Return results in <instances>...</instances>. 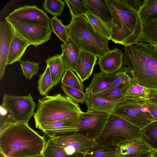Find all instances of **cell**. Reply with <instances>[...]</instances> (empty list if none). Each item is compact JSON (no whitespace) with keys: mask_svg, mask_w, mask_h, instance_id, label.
I'll use <instances>...</instances> for the list:
<instances>
[{"mask_svg":"<svg viewBox=\"0 0 157 157\" xmlns=\"http://www.w3.org/2000/svg\"><path fill=\"white\" fill-rule=\"evenodd\" d=\"M123 60L131 79L139 85L157 89V47L137 42L124 46Z\"/></svg>","mask_w":157,"mask_h":157,"instance_id":"6da1fadb","label":"cell"},{"mask_svg":"<svg viewBox=\"0 0 157 157\" xmlns=\"http://www.w3.org/2000/svg\"><path fill=\"white\" fill-rule=\"evenodd\" d=\"M46 142L28 124L18 123L0 134V152L4 157H29L42 155Z\"/></svg>","mask_w":157,"mask_h":157,"instance_id":"7a4b0ae2","label":"cell"},{"mask_svg":"<svg viewBox=\"0 0 157 157\" xmlns=\"http://www.w3.org/2000/svg\"><path fill=\"white\" fill-rule=\"evenodd\" d=\"M112 16L110 40L124 46L137 42L142 31L138 11L128 0H106Z\"/></svg>","mask_w":157,"mask_h":157,"instance_id":"3957f363","label":"cell"},{"mask_svg":"<svg viewBox=\"0 0 157 157\" xmlns=\"http://www.w3.org/2000/svg\"><path fill=\"white\" fill-rule=\"evenodd\" d=\"M83 112L78 103L59 94L39 99L33 117L38 128L42 124L77 117Z\"/></svg>","mask_w":157,"mask_h":157,"instance_id":"277c9868","label":"cell"},{"mask_svg":"<svg viewBox=\"0 0 157 157\" xmlns=\"http://www.w3.org/2000/svg\"><path fill=\"white\" fill-rule=\"evenodd\" d=\"M66 27L69 37L81 50L99 58L110 50L108 46L109 40L96 32L86 16L72 19Z\"/></svg>","mask_w":157,"mask_h":157,"instance_id":"5b68a950","label":"cell"},{"mask_svg":"<svg viewBox=\"0 0 157 157\" xmlns=\"http://www.w3.org/2000/svg\"><path fill=\"white\" fill-rule=\"evenodd\" d=\"M141 134L140 128L110 113L105 127L96 142L106 145L118 146L125 141L140 138Z\"/></svg>","mask_w":157,"mask_h":157,"instance_id":"8992f818","label":"cell"},{"mask_svg":"<svg viewBox=\"0 0 157 157\" xmlns=\"http://www.w3.org/2000/svg\"><path fill=\"white\" fill-rule=\"evenodd\" d=\"M110 113L121 117L141 129L155 121L143 100L122 101L115 105Z\"/></svg>","mask_w":157,"mask_h":157,"instance_id":"52a82bcc","label":"cell"},{"mask_svg":"<svg viewBox=\"0 0 157 157\" xmlns=\"http://www.w3.org/2000/svg\"><path fill=\"white\" fill-rule=\"evenodd\" d=\"M5 19L11 25L15 34L30 45L37 47L50 39L52 30L50 27H46L27 21H16L6 18Z\"/></svg>","mask_w":157,"mask_h":157,"instance_id":"ba28073f","label":"cell"},{"mask_svg":"<svg viewBox=\"0 0 157 157\" xmlns=\"http://www.w3.org/2000/svg\"><path fill=\"white\" fill-rule=\"evenodd\" d=\"M51 139L67 155L76 157H82L97 143L95 140L77 132Z\"/></svg>","mask_w":157,"mask_h":157,"instance_id":"9c48e42d","label":"cell"},{"mask_svg":"<svg viewBox=\"0 0 157 157\" xmlns=\"http://www.w3.org/2000/svg\"><path fill=\"white\" fill-rule=\"evenodd\" d=\"M2 104L12 114L17 122L28 123L35 113V103L30 93L26 95L5 94Z\"/></svg>","mask_w":157,"mask_h":157,"instance_id":"30bf717a","label":"cell"},{"mask_svg":"<svg viewBox=\"0 0 157 157\" xmlns=\"http://www.w3.org/2000/svg\"><path fill=\"white\" fill-rule=\"evenodd\" d=\"M109 113L95 111L83 112L79 116L77 132L96 141L105 127Z\"/></svg>","mask_w":157,"mask_h":157,"instance_id":"8fae6325","label":"cell"},{"mask_svg":"<svg viewBox=\"0 0 157 157\" xmlns=\"http://www.w3.org/2000/svg\"><path fill=\"white\" fill-rule=\"evenodd\" d=\"M5 18L16 21L30 22L46 27H50V18L47 13L35 5H26L20 6L15 9Z\"/></svg>","mask_w":157,"mask_h":157,"instance_id":"7c38bea8","label":"cell"},{"mask_svg":"<svg viewBox=\"0 0 157 157\" xmlns=\"http://www.w3.org/2000/svg\"><path fill=\"white\" fill-rule=\"evenodd\" d=\"M79 116L45 123L40 125L38 128L50 138L77 132Z\"/></svg>","mask_w":157,"mask_h":157,"instance_id":"4fadbf2b","label":"cell"},{"mask_svg":"<svg viewBox=\"0 0 157 157\" xmlns=\"http://www.w3.org/2000/svg\"><path fill=\"white\" fill-rule=\"evenodd\" d=\"M15 33L7 21L0 23V79L3 76L8 56Z\"/></svg>","mask_w":157,"mask_h":157,"instance_id":"5bb4252c","label":"cell"},{"mask_svg":"<svg viewBox=\"0 0 157 157\" xmlns=\"http://www.w3.org/2000/svg\"><path fill=\"white\" fill-rule=\"evenodd\" d=\"M124 54L116 48L99 58L98 63L101 71L108 75L117 72L122 67Z\"/></svg>","mask_w":157,"mask_h":157,"instance_id":"9a60e30c","label":"cell"},{"mask_svg":"<svg viewBox=\"0 0 157 157\" xmlns=\"http://www.w3.org/2000/svg\"><path fill=\"white\" fill-rule=\"evenodd\" d=\"M97 60V56L88 52L81 50L75 72L82 82L91 75Z\"/></svg>","mask_w":157,"mask_h":157,"instance_id":"2e32d148","label":"cell"},{"mask_svg":"<svg viewBox=\"0 0 157 157\" xmlns=\"http://www.w3.org/2000/svg\"><path fill=\"white\" fill-rule=\"evenodd\" d=\"M60 46L62 49L61 59L67 69L75 71L81 49L69 37L67 42Z\"/></svg>","mask_w":157,"mask_h":157,"instance_id":"e0dca14e","label":"cell"},{"mask_svg":"<svg viewBox=\"0 0 157 157\" xmlns=\"http://www.w3.org/2000/svg\"><path fill=\"white\" fill-rule=\"evenodd\" d=\"M116 77V73L110 75L102 71L94 73L91 82L85 88V93L96 95L110 88Z\"/></svg>","mask_w":157,"mask_h":157,"instance_id":"ac0fdd59","label":"cell"},{"mask_svg":"<svg viewBox=\"0 0 157 157\" xmlns=\"http://www.w3.org/2000/svg\"><path fill=\"white\" fill-rule=\"evenodd\" d=\"M88 13L97 16L103 21L110 30L112 16L106 0H85Z\"/></svg>","mask_w":157,"mask_h":157,"instance_id":"d6986e66","label":"cell"},{"mask_svg":"<svg viewBox=\"0 0 157 157\" xmlns=\"http://www.w3.org/2000/svg\"><path fill=\"white\" fill-rule=\"evenodd\" d=\"M150 90L139 85L131 78L124 84L121 94L125 99L141 101L148 98Z\"/></svg>","mask_w":157,"mask_h":157,"instance_id":"ffe728a7","label":"cell"},{"mask_svg":"<svg viewBox=\"0 0 157 157\" xmlns=\"http://www.w3.org/2000/svg\"><path fill=\"white\" fill-rule=\"evenodd\" d=\"M119 157L135 154L150 151L151 148L140 138L132 139L123 142L118 146Z\"/></svg>","mask_w":157,"mask_h":157,"instance_id":"44dd1931","label":"cell"},{"mask_svg":"<svg viewBox=\"0 0 157 157\" xmlns=\"http://www.w3.org/2000/svg\"><path fill=\"white\" fill-rule=\"evenodd\" d=\"M46 64L49 68L52 81L54 87L61 81L67 69L62 60L60 54H56L47 58Z\"/></svg>","mask_w":157,"mask_h":157,"instance_id":"7402d4cb","label":"cell"},{"mask_svg":"<svg viewBox=\"0 0 157 157\" xmlns=\"http://www.w3.org/2000/svg\"><path fill=\"white\" fill-rule=\"evenodd\" d=\"M85 93L84 102L87 106V112L95 111L110 113L115 105L120 102L111 101L95 95Z\"/></svg>","mask_w":157,"mask_h":157,"instance_id":"603a6c76","label":"cell"},{"mask_svg":"<svg viewBox=\"0 0 157 157\" xmlns=\"http://www.w3.org/2000/svg\"><path fill=\"white\" fill-rule=\"evenodd\" d=\"M29 45H30L26 41L15 34L11 42L7 65L20 62L21 58L25 54L26 49Z\"/></svg>","mask_w":157,"mask_h":157,"instance_id":"cb8c5ba5","label":"cell"},{"mask_svg":"<svg viewBox=\"0 0 157 157\" xmlns=\"http://www.w3.org/2000/svg\"><path fill=\"white\" fill-rule=\"evenodd\" d=\"M138 42L157 45V18L142 21V31Z\"/></svg>","mask_w":157,"mask_h":157,"instance_id":"d4e9b609","label":"cell"},{"mask_svg":"<svg viewBox=\"0 0 157 157\" xmlns=\"http://www.w3.org/2000/svg\"><path fill=\"white\" fill-rule=\"evenodd\" d=\"M83 157H119V153L117 146L97 143Z\"/></svg>","mask_w":157,"mask_h":157,"instance_id":"484cf974","label":"cell"},{"mask_svg":"<svg viewBox=\"0 0 157 157\" xmlns=\"http://www.w3.org/2000/svg\"><path fill=\"white\" fill-rule=\"evenodd\" d=\"M151 149L157 151V121H154L141 129L140 138Z\"/></svg>","mask_w":157,"mask_h":157,"instance_id":"4316f807","label":"cell"},{"mask_svg":"<svg viewBox=\"0 0 157 157\" xmlns=\"http://www.w3.org/2000/svg\"><path fill=\"white\" fill-rule=\"evenodd\" d=\"M138 13L142 21L157 18V0H144Z\"/></svg>","mask_w":157,"mask_h":157,"instance_id":"83f0119b","label":"cell"},{"mask_svg":"<svg viewBox=\"0 0 157 157\" xmlns=\"http://www.w3.org/2000/svg\"><path fill=\"white\" fill-rule=\"evenodd\" d=\"M94 30L102 36L110 40L111 31L107 25L95 15L88 13L85 15Z\"/></svg>","mask_w":157,"mask_h":157,"instance_id":"f1b7e54d","label":"cell"},{"mask_svg":"<svg viewBox=\"0 0 157 157\" xmlns=\"http://www.w3.org/2000/svg\"><path fill=\"white\" fill-rule=\"evenodd\" d=\"M49 68L47 66L42 74L39 76L37 89L41 96H48L50 90L53 87Z\"/></svg>","mask_w":157,"mask_h":157,"instance_id":"f546056e","label":"cell"},{"mask_svg":"<svg viewBox=\"0 0 157 157\" xmlns=\"http://www.w3.org/2000/svg\"><path fill=\"white\" fill-rule=\"evenodd\" d=\"M65 2L70 10L72 19L85 16L88 13L85 0H65Z\"/></svg>","mask_w":157,"mask_h":157,"instance_id":"4dcf8cb0","label":"cell"},{"mask_svg":"<svg viewBox=\"0 0 157 157\" xmlns=\"http://www.w3.org/2000/svg\"><path fill=\"white\" fill-rule=\"evenodd\" d=\"M62 84L68 86L83 92L85 86L73 71L67 69L63 75L61 80Z\"/></svg>","mask_w":157,"mask_h":157,"instance_id":"1f68e13d","label":"cell"},{"mask_svg":"<svg viewBox=\"0 0 157 157\" xmlns=\"http://www.w3.org/2000/svg\"><path fill=\"white\" fill-rule=\"evenodd\" d=\"M124 83L109 88L96 95L106 100L119 102L126 100L121 94V90Z\"/></svg>","mask_w":157,"mask_h":157,"instance_id":"d6a6232c","label":"cell"},{"mask_svg":"<svg viewBox=\"0 0 157 157\" xmlns=\"http://www.w3.org/2000/svg\"><path fill=\"white\" fill-rule=\"evenodd\" d=\"M50 25L52 27V32L64 43L67 42L69 36L66 26L62 23V20L56 16H53L50 19Z\"/></svg>","mask_w":157,"mask_h":157,"instance_id":"836d02e7","label":"cell"},{"mask_svg":"<svg viewBox=\"0 0 157 157\" xmlns=\"http://www.w3.org/2000/svg\"><path fill=\"white\" fill-rule=\"evenodd\" d=\"M42 155L44 157H76L67 155L51 138L46 142Z\"/></svg>","mask_w":157,"mask_h":157,"instance_id":"e575fe53","label":"cell"},{"mask_svg":"<svg viewBox=\"0 0 157 157\" xmlns=\"http://www.w3.org/2000/svg\"><path fill=\"white\" fill-rule=\"evenodd\" d=\"M65 6V3L61 0H45L42 6L47 12L56 16L61 15Z\"/></svg>","mask_w":157,"mask_h":157,"instance_id":"d590c367","label":"cell"},{"mask_svg":"<svg viewBox=\"0 0 157 157\" xmlns=\"http://www.w3.org/2000/svg\"><path fill=\"white\" fill-rule=\"evenodd\" d=\"M0 107V134H1L8 128L17 123L12 114L3 104Z\"/></svg>","mask_w":157,"mask_h":157,"instance_id":"8d00e7d4","label":"cell"},{"mask_svg":"<svg viewBox=\"0 0 157 157\" xmlns=\"http://www.w3.org/2000/svg\"><path fill=\"white\" fill-rule=\"evenodd\" d=\"M39 63L26 60L20 61L21 70L26 79H30L37 74L39 69Z\"/></svg>","mask_w":157,"mask_h":157,"instance_id":"74e56055","label":"cell"},{"mask_svg":"<svg viewBox=\"0 0 157 157\" xmlns=\"http://www.w3.org/2000/svg\"><path fill=\"white\" fill-rule=\"evenodd\" d=\"M61 88L65 95L75 102L82 104L84 102L85 93L61 84Z\"/></svg>","mask_w":157,"mask_h":157,"instance_id":"f35d334b","label":"cell"},{"mask_svg":"<svg viewBox=\"0 0 157 157\" xmlns=\"http://www.w3.org/2000/svg\"><path fill=\"white\" fill-rule=\"evenodd\" d=\"M116 78L109 88L124 83L129 81L131 78L128 69L125 66H122L116 73Z\"/></svg>","mask_w":157,"mask_h":157,"instance_id":"ab89813d","label":"cell"},{"mask_svg":"<svg viewBox=\"0 0 157 157\" xmlns=\"http://www.w3.org/2000/svg\"><path fill=\"white\" fill-rule=\"evenodd\" d=\"M143 101L145 105L153 117L155 121H157V105L151 103L147 99Z\"/></svg>","mask_w":157,"mask_h":157,"instance_id":"60d3db41","label":"cell"},{"mask_svg":"<svg viewBox=\"0 0 157 157\" xmlns=\"http://www.w3.org/2000/svg\"><path fill=\"white\" fill-rule=\"evenodd\" d=\"M147 99L151 103L157 105V89H151Z\"/></svg>","mask_w":157,"mask_h":157,"instance_id":"b9f144b4","label":"cell"},{"mask_svg":"<svg viewBox=\"0 0 157 157\" xmlns=\"http://www.w3.org/2000/svg\"><path fill=\"white\" fill-rule=\"evenodd\" d=\"M128 1L131 6L135 9L138 11L144 0H132Z\"/></svg>","mask_w":157,"mask_h":157,"instance_id":"7bdbcfd3","label":"cell"},{"mask_svg":"<svg viewBox=\"0 0 157 157\" xmlns=\"http://www.w3.org/2000/svg\"><path fill=\"white\" fill-rule=\"evenodd\" d=\"M151 151L146 153L127 155L120 157H149Z\"/></svg>","mask_w":157,"mask_h":157,"instance_id":"ee69618b","label":"cell"},{"mask_svg":"<svg viewBox=\"0 0 157 157\" xmlns=\"http://www.w3.org/2000/svg\"><path fill=\"white\" fill-rule=\"evenodd\" d=\"M151 157H157V151L151 149Z\"/></svg>","mask_w":157,"mask_h":157,"instance_id":"f6af8a7d","label":"cell"},{"mask_svg":"<svg viewBox=\"0 0 157 157\" xmlns=\"http://www.w3.org/2000/svg\"><path fill=\"white\" fill-rule=\"evenodd\" d=\"M29 157H44L43 155Z\"/></svg>","mask_w":157,"mask_h":157,"instance_id":"bcb514c9","label":"cell"},{"mask_svg":"<svg viewBox=\"0 0 157 157\" xmlns=\"http://www.w3.org/2000/svg\"><path fill=\"white\" fill-rule=\"evenodd\" d=\"M155 46H156L157 47V45H155Z\"/></svg>","mask_w":157,"mask_h":157,"instance_id":"7dc6e473","label":"cell"}]
</instances>
